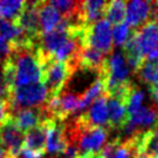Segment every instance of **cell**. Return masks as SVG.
I'll return each instance as SVG.
<instances>
[{
    "instance_id": "6da1fadb",
    "label": "cell",
    "mask_w": 158,
    "mask_h": 158,
    "mask_svg": "<svg viewBox=\"0 0 158 158\" xmlns=\"http://www.w3.org/2000/svg\"><path fill=\"white\" fill-rule=\"evenodd\" d=\"M9 59L14 69V89L42 81L44 57L38 44L16 48Z\"/></svg>"
},
{
    "instance_id": "44dd1931",
    "label": "cell",
    "mask_w": 158,
    "mask_h": 158,
    "mask_svg": "<svg viewBox=\"0 0 158 158\" xmlns=\"http://www.w3.org/2000/svg\"><path fill=\"white\" fill-rule=\"evenodd\" d=\"M14 52V46L12 43H9L7 40L0 37V65L2 62L12 56V53Z\"/></svg>"
},
{
    "instance_id": "d6986e66",
    "label": "cell",
    "mask_w": 158,
    "mask_h": 158,
    "mask_svg": "<svg viewBox=\"0 0 158 158\" xmlns=\"http://www.w3.org/2000/svg\"><path fill=\"white\" fill-rule=\"evenodd\" d=\"M112 35H113V42L115 45H123L125 44V42L127 40L128 36H129V26H128L126 22L121 23V24H118V26L114 27L113 29V32H112Z\"/></svg>"
},
{
    "instance_id": "9a60e30c",
    "label": "cell",
    "mask_w": 158,
    "mask_h": 158,
    "mask_svg": "<svg viewBox=\"0 0 158 158\" xmlns=\"http://www.w3.org/2000/svg\"><path fill=\"white\" fill-rule=\"evenodd\" d=\"M126 6H127V2H125L123 0L109 1L106 2L104 7L103 16H105L107 22L112 23L114 26L121 24L126 19Z\"/></svg>"
},
{
    "instance_id": "7a4b0ae2",
    "label": "cell",
    "mask_w": 158,
    "mask_h": 158,
    "mask_svg": "<svg viewBox=\"0 0 158 158\" xmlns=\"http://www.w3.org/2000/svg\"><path fill=\"white\" fill-rule=\"evenodd\" d=\"M74 72V67L69 62L54 61L44 57L42 83L48 90V99L58 96L65 89V85L69 82Z\"/></svg>"
},
{
    "instance_id": "7c38bea8",
    "label": "cell",
    "mask_w": 158,
    "mask_h": 158,
    "mask_svg": "<svg viewBox=\"0 0 158 158\" xmlns=\"http://www.w3.org/2000/svg\"><path fill=\"white\" fill-rule=\"evenodd\" d=\"M37 13L42 35L56 29L61 21L60 14L51 1H37Z\"/></svg>"
},
{
    "instance_id": "52a82bcc",
    "label": "cell",
    "mask_w": 158,
    "mask_h": 158,
    "mask_svg": "<svg viewBox=\"0 0 158 158\" xmlns=\"http://www.w3.org/2000/svg\"><path fill=\"white\" fill-rule=\"evenodd\" d=\"M43 120H44V112H43L42 105L36 106V107H24V109L13 111L12 119H10V121L15 125V127L20 129L23 134L38 126Z\"/></svg>"
},
{
    "instance_id": "7402d4cb",
    "label": "cell",
    "mask_w": 158,
    "mask_h": 158,
    "mask_svg": "<svg viewBox=\"0 0 158 158\" xmlns=\"http://www.w3.org/2000/svg\"><path fill=\"white\" fill-rule=\"evenodd\" d=\"M149 89H150V95H151V98L154 99V102L158 105V84L149 85Z\"/></svg>"
},
{
    "instance_id": "5b68a950",
    "label": "cell",
    "mask_w": 158,
    "mask_h": 158,
    "mask_svg": "<svg viewBox=\"0 0 158 158\" xmlns=\"http://www.w3.org/2000/svg\"><path fill=\"white\" fill-rule=\"evenodd\" d=\"M137 42L145 59L158 58V21L149 20L135 29Z\"/></svg>"
},
{
    "instance_id": "ba28073f",
    "label": "cell",
    "mask_w": 158,
    "mask_h": 158,
    "mask_svg": "<svg viewBox=\"0 0 158 158\" xmlns=\"http://www.w3.org/2000/svg\"><path fill=\"white\" fill-rule=\"evenodd\" d=\"M81 123L91 127H103L107 123V96L98 97L94 101L90 109L77 117Z\"/></svg>"
},
{
    "instance_id": "cb8c5ba5",
    "label": "cell",
    "mask_w": 158,
    "mask_h": 158,
    "mask_svg": "<svg viewBox=\"0 0 158 158\" xmlns=\"http://www.w3.org/2000/svg\"><path fill=\"white\" fill-rule=\"evenodd\" d=\"M95 158H104V157L102 156L101 151H99V152H97V154H96V156H95Z\"/></svg>"
},
{
    "instance_id": "ac0fdd59",
    "label": "cell",
    "mask_w": 158,
    "mask_h": 158,
    "mask_svg": "<svg viewBox=\"0 0 158 158\" xmlns=\"http://www.w3.org/2000/svg\"><path fill=\"white\" fill-rule=\"evenodd\" d=\"M144 101V92L142 91L140 88L136 87V84L134 85V88L131 91L129 98H128L127 103V113L133 114L134 112L139 110L140 107H142V103Z\"/></svg>"
},
{
    "instance_id": "ffe728a7",
    "label": "cell",
    "mask_w": 158,
    "mask_h": 158,
    "mask_svg": "<svg viewBox=\"0 0 158 158\" xmlns=\"http://www.w3.org/2000/svg\"><path fill=\"white\" fill-rule=\"evenodd\" d=\"M12 119V106L7 98L0 97V128L4 127Z\"/></svg>"
},
{
    "instance_id": "9c48e42d",
    "label": "cell",
    "mask_w": 158,
    "mask_h": 158,
    "mask_svg": "<svg viewBox=\"0 0 158 158\" xmlns=\"http://www.w3.org/2000/svg\"><path fill=\"white\" fill-rule=\"evenodd\" d=\"M24 142V134L15 127L12 121L0 128V143L4 150L15 157L20 156Z\"/></svg>"
},
{
    "instance_id": "e0dca14e",
    "label": "cell",
    "mask_w": 158,
    "mask_h": 158,
    "mask_svg": "<svg viewBox=\"0 0 158 158\" xmlns=\"http://www.w3.org/2000/svg\"><path fill=\"white\" fill-rule=\"evenodd\" d=\"M28 1H10L2 0L0 1V19L15 22L26 8Z\"/></svg>"
},
{
    "instance_id": "277c9868",
    "label": "cell",
    "mask_w": 158,
    "mask_h": 158,
    "mask_svg": "<svg viewBox=\"0 0 158 158\" xmlns=\"http://www.w3.org/2000/svg\"><path fill=\"white\" fill-rule=\"evenodd\" d=\"M12 112L24 107H36L48 101V90L42 82H36L23 87H18L7 97Z\"/></svg>"
},
{
    "instance_id": "4fadbf2b",
    "label": "cell",
    "mask_w": 158,
    "mask_h": 158,
    "mask_svg": "<svg viewBox=\"0 0 158 158\" xmlns=\"http://www.w3.org/2000/svg\"><path fill=\"white\" fill-rule=\"evenodd\" d=\"M46 132H48V128H46L45 121H42V123H40L38 126L27 132L24 134L22 149L44 156L46 154Z\"/></svg>"
},
{
    "instance_id": "8992f818",
    "label": "cell",
    "mask_w": 158,
    "mask_h": 158,
    "mask_svg": "<svg viewBox=\"0 0 158 158\" xmlns=\"http://www.w3.org/2000/svg\"><path fill=\"white\" fill-rule=\"evenodd\" d=\"M46 123V150L50 154H56L57 156L62 155L68 147L65 129V123H60L53 119H45Z\"/></svg>"
},
{
    "instance_id": "3957f363",
    "label": "cell",
    "mask_w": 158,
    "mask_h": 158,
    "mask_svg": "<svg viewBox=\"0 0 158 158\" xmlns=\"http://www.w3.org/2000/svg\"><path fill=\"white\" fill-rule=\"evenodd\" d=\"M81 43L82 48H92L105 56L111 53L113 42L110 23L104 19H101L85 26Z\"/></svg>"
},
{
    "instance_id": "2e32d148",
    "label": "cell",
    "mask_w": 158,
    "mask_h": 158,
    "mask_svg": "<svg viewBox=\"0 0 158 158\" xmlns=\"http://www.w3.org/2000/svg\"><path fill=\"white\" fill-rule=\"evenodd\" d=\"M139 79L149 85L158 84V58L144 59L139 69L135 72Z\"/></svg>"
},
{
    "instance_id": "8fae6325",
    "label": "cell",
    "mask_w": 158,
    "mask_h": 158,
    "mask_svg": "<svg viewBox=\"0 0 158 158\" xmlns=\"http://www.w3.org/2000/svg\"><path fill=\"white\" fill-rule=\"evenodd\" d=\"M150 13H151V2L142 0L131 1L126 6V18H127L126 23L134 28V30L139 29L150 20Z\"/></svg>"
},
{
    "instance_id": "5bb4252c",
    "label": "cell",
    "mask_w": 158,
    "mask_h": 158,
    "mask_svg": "<svg viewBox=\"0 0 158 158\" xmlns=\"http://www.w3.org/2000/svg\"><path fill=\"white\" fill-rule=\"evenodd\" d=\"M123 53H125V59L127 62L128 67H131L134 73L139 69V67L141 66V64L143 62L145 58L142 53L139 42H137V36H136L135 30H133V32L128 36L127 40L123 44Z\"/></svg>"
},
{
    "instance_id": "30bf717a",
    "label": "cell",
    "mask_w": 158,
    "mask_h": 158,
    "mask_svg": "<svg viewBox=\"0 0 158 158\" xmlns=\"http://www.w3.org/2000/svg\"><path fill=\"white\" fill-rule=\"evenodd\" d=\"M128 123L127 106L123 101L114 97H107V131L121 132Z\"/></svg>"
},
{
    "instance_id": "603a6c76",
    "label": "cell",
    "mask_w": 158,
    "mask_h": 158,
    "mask_svg": "<svg viewBox=\"0 0 158 158\" xmlns=\"http://www.w3.org/2000/svg\"><path fill=\"white\" fill-rule=\"evenodd\" d=\"M0 158H18V157H15V156L10 155L9 152H7L6 150H4V151L0 152Z\"/></svg>"
}]
</instances>
